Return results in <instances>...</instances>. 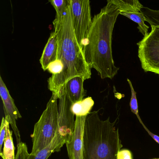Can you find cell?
<instances>
[{"label": "cell", "instance_id": "10", "mask_svg": "<svg viewBox=\"0 0 159 159\" xmlns=\"http://www.w3.org/2000/svg\"><path fill=\"white\" fill-rule=\"evenodd\" d=\"M58 51V39L56 33H51L50 38L44 47L40 62L44 71L47 70L50 64L57 59Z\"/></svg>", "mask_w": 159, "mask_h": 159}, {"label": "cell", "instance_id": "15", "mask_svg": "<svg viewBox=\"0 0 159 159\" xmlns=\"http://www.w3.org/2000/svg\"><path fill=\"white\" fill-rule=\"evenodd\" d=\"M120 15L126 16L138 25L137 28L139 32L145 37L148 33L149 27L145 24V16L141 12H121Z\"/></svg>", "mask_w": 159, "mask_h": 159}, {"label": "cell", "instance_id": "5", "mask_svg": "<svg viewBox=\"0 0 159 159\" xmlns=\"http://www.w3.org/2000/svg\"><path fill=\"white\" fill-rule=\"evenodd\" d=\"M72 102L66 93L65 86L62 87L59 98L57 114V128L56 134L57 152L71 140L75 127V115L70 110Z\"/></svg>", "mask_w": 159, "mask_h": 159}, {"label": "cell", "instance_id": "20", "mask_svg": "<svg viewBox=\"0 0 159 159\" xmlns=\"http://www.w3.org/2000/svg\"><path fill=\"white\" fill-rule=\"evenodd\" d=\"M63 70V65L62 62L58 59L50 64L47 70L52 74V76H56L61 73Z\"/></svg>", "mask_w": 159, "mask_h": 159}, {"label": "cell", "instance_id": "22", "mask_svg": "<svg viewBox=\"0 0 159 159\" xmlns=\"http://www.w3.org/2000/svg\"><path fill=\"white\" fill-rule=\"evenodd\" d=\"M6 135V125L5 118L3 117L2 120L1 125L0 128V152H1L2 145L4 143Z\"/></svg>", "mask_w": 159, "mask_h": 159}, {"label": "cell", "instance_id": "7", "mask_svg": "<svg viewBox=\"0 0 159 159\" xmlns=\"http://www.w3.org/2000/svg\"><path fill=\"white\" fill-rule=\"evenodd\" d=\"M90 3L89 0H70L72 26L81 48L92 23Z\"/></svg>", "mask_w": 159, "mask_h": 159}, {"label": "cell", "instance_id": "14", "mask_svg": "<svg viewBox=\"0 0 159 159\" xmlns=\"http://www.w3.org/2000/svg\"><path fill=\"white\" fill-rule=\"evenodd\" d=\"M121 12H140L143 5L138 0H110Z\"/></svg>", "mask_w": 159, "mask_h": 159}, {"label": "cell", "instance_id": "18", "mask_svg": "<svg viewBox=\"0 0 159 159\" xmlns=\"http://www.w3.org/2000/svg\"><path fill=\"white\" fill-rule=\"evenodd\" d=\"M49 2L52 5L56 11V19H59L64 16L69 4L70 0H51Z\"/></svg>", "mask_w": 159, "mask_h": 159}, {"label": "cell", "instance_id": "17", "mask_svg": "<svg viewBox=\"0 0 159 159\" xmlns=\"http://www.w3.org/2000/svg\"><path fill=\"white\" fill-rule=\"evenodd\" d=\"M140 12L145 16L146 21L151 26H159V10H154L143 6Z\"/></svg>", "mask_w": 159, "mask_h": 159}, {"label": "cell", "instance_id": "8", "mask_svg": "<svg viewBox=\"0 0 159 159\" xmlns=\"http://www.w3.org/2000/svg\"><path fill=\"white\" fill-rule=\"evenodd\" d=\"M0 96L3 102L5 120L11 125L16 137L17 145H18L21 142V135L16 126V120L19 118H22V116L1 76H0Z\"/></svg>", "mask_w": 159, "mask_h": 159}, {"label": "cell", "instance_id": "3", "mask_svg": "<svg viewBox=\"0 0 159 159\" xmlns=\"http://www.w3.org/2000/svg\"><path fill=\"white\" fill-rule=\"evenodd\" d=\"M118 118L111 122L110 118L102 120L98 111L86 117L84 134L83 159H118L123 147L119 129L115 125Z\"/></svg>", "mask_w": 159, "mask_h": 159}, {"label": "cell", "instance_id": "2", "mask_svg": "<svg viewBox=\"0 0 159 159\" xmlns=\"http://www.w3.org/2000/svg\"><path fill=\"white\" fill-rule=\"evenodd\" d=\"M53 24L58 39L57 59L62 62L63 70L49 78L48 88L59 99L61 89L68 81L76 77H83L85 80L91 79L92 73L73 30L70 2L64 16L55 18Z\"/></svg>", "mask_w": 159, "mask_h": 159}, {"label": "cell", "instance_id": "12", "mask_svg": "<svg viewBox=\"0 0 159 159\" xmlns=\"http://www.w3.org/2000/svg\"><path fill=\"white\" fill-rule=\"evenodd\" d=\"M94 105V101L91 97L84 98L81 101L72 103L70 110L76 116H87L91 113Z\"/></svg>", "mask_w": 159, "mask_h": 159}, {"label": "cell", "instance_id": "1", "mask_svg": "<svg viewBox=\"0 0 159 159\" xmlns=\"http://www.w3.org/2000/svg\"><path fill=\"white\" fill-rule=\"evenodd\" d=\"M120 13L119 8L108 0L107 5L92 19L82 46L87 64L97 71L102 79L112 80L120 69L115 66L111 40L114 25Z\"/></svg>", "mask_w": 159, "mask_h": 159}, {"label": "cell", "instance_id": "19", "mask_svg": "<svg viewBox=\"0 0 159 159\" xmlns=\"http://www.w3.org/2000/svg\"><path fill=\"white\" fill-rule=\"evenodd\" d=\"M127 81L128 82V84H129L130 88H131V100H130V107L131 111L134 114L136 115L139 122L141 124L142 126H144V125H145L143 123L142 120L140 119V116H139V114L138 105L137 99L136 97V92L134 90L133 84H132L131 81L128 79H127Z\"/></svg>", "mask_w": 159, "mask_h": 159}, {"label": "cell", "instance_id": "25", "mask_svg": "<svg viewBox=\"0 0 159 159\" xmlns=\"http://www.w3.org/2000/svg\"><path fill=\"white\" fill-rule=\"evenodd\" d=\"M159 159V158H153V159Z\"/></svg>", "mask_w": 159, "mask_h": 159}, {"label": "cell", "instance_id": "24", "mask_svg": "<svg viewBox=\"0 0 159 159\" xmlns=\"http://www.w3.org/2000/svg\"><path fill=\"white\" fill-rule=\"evenodd\" d=\"M144 129H145L146 131L148 132V134L150 135L151 136V137L156 141V142L158 143L159 144V136L155 134H153V133H152L151 132L149 131L147 127L146 126H144Z\"/></svg>", "mask_w": 159, "mask_h": 159}, {"label": "cell", "instance_id": "11", "mask_svg": "<svg viewBox=\"0 0 159 159\" xmlns=\"http://www.w3.org/2000/svg\"><path fill=\"white\" fill-rule=\"evenodd\" d=\"M85 80L82 77H76L68 81L65 85L66 93L72 103L81 101L86 95V91L84 88Z\"/></svg>", "mask_w": 159, "mask_h": 159}, {"label": "cell", "instance_id": "23", "mask_svg": "<svg viewBox=\"0 0 159 159\" xmlns=\"http://www.w3.org/2000/svg\"><path fill=\"white\" fill-rule=\"evenodd\" d=\"M118 159H133L132 152L126 149L120 150L118 153Z\"/></svg>", "mask_w": 159, "mask_h": 159}, {"label": "cell", "instance_id": "16", "mask_svg": "<svg viewBox=\"0 0 159 159\" xmlns=\"http://www.w3.org/2000/svg\"><path fill=\"white\" fill-rule=\"evenodd\" d=\"M57 152L55 138L51 144L35 154L30 153L27 159H47L52 153Z\"/></svg>", "mask_w": 159, "mask_h": 159}, {"label": "cell", "instance_id": "9", "mask_svg": "<svg viewBox=\"0 0 159 159\" xmlns=\"http://www.w3.org/2000/svg\"><path fill=\"white\" fill-rule=\"evenodd\" d=\"M87 116H76L75 127L71 140L66 143L70 159H83L84 134Z\"/></svg>", "mask_w": 159, "mask_h": 159}, {"label": "cell", "instance_id": "21", "mask_svg": "<svg viewBox=\"0 0 159 159\" xmlns=\"http://www.w3.org/2000/svg\"><path fill=\"white\" fill-rule=\"evenodd\" d=\"M17 151L15 159H27L30 153L28 151L26 144L21 142L17 145Z\"/></svg>", "mask_w": 159, "mask_h": 159}, {"label": "cell", "instance_id": "13", "mask_svg": "<svg viewBox=\"0 0 159 159\" xmlns=\"http://www.w3.org/2000/svg\"><path fill=\"white\" fill-rule=\"evenodd\" d=\"M6 135L4 142L3 151L0 155L3 159H15V148L12 138V131L10 130V124L6 120Z\"/></svg>", "mask_w": 159, "mask_h": 159}, {"label": "cell", "instance_id": "4", "mask_svg": "<svg viewBox=\"0 0 159 159\" xmlns=\"http://www.w3.org/2000/svg\"><path fill=\"white\" fill-rule=\"evenodd\" d=\"M58 99L55 95H52L46 109L34 125L31 135L33 142L31 154H35L46 148L55 136L57 128Z\"/></svg>", "mask_w": 159, "mask_h": 159}, {"label": "cell", "instance_id": "6", "mask_svg": "<svg viewBox=\"0 0 159 159\" xmlns=\"http://www.w3.org/2000/svg\"><path fill=\"white\" fill-rule=\"evenodd\" d=\"M151 28L150 32L137 43L138 57L145 72L159 75V26Z\"/></svg>", "mask_w": 159, "mask_h": 159}]
</instances>
